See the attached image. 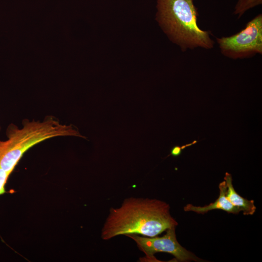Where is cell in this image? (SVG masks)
Returning a JSON list of instances; mask_svg holds the SVG:
<instances>
[{
	"instance_id": "cell-1",
	"label": "cell",
	"mask_w": 262,
	"mask_h": 262,
	"mask_svg": "<svg viewBox=\"0 0 262 262\" xmlns=\"http://www.w3.org/2000/svg\"><path fill=\"white\" fill-rule=\"evenodd\" d=\"M178 225L166 202L155 198L131 197L125 198L119 208H111L101 237L104 240L131 234L152 237Z\"/></svg>"
},
{
	"instance_id": "cell-2",
	"label": "cell",
	"mask_w": 262,
	"mask_h": 262,
	"mask_svg": "<svg viewBox=\"0 0 262 262\" xmlns=\"http://www.w3.org/2000/svg\"><path fill=\"white\" fill-rule=\"evenodd\" d=\"M156 8L160 26L182 51L213 48L214 42L211 33L198 26V12L193 0H157Z\"/></svg>"
},
{
	"instance_id": "cell-3",
	"label": "cell",
	"mask_w": 262,
	"mask_h": 262,
	"mask_svg": "<svg viewBox=\"0 0 262 262\" xmlns=\"http://www.w3.org/2000/svg\"><path fill=\"white\" fill-rule=\"evenodd\" d=\"M6 133L8 139L0 141V168L10 174L26 151L43 141L59 136L86 138L72 125L62 124L52 116L46 117L42 122L25 119L21 129L11 124Z\"/></svg>"
},
{
	"instance_id": "cell-4",
	"label": "cell",
	"mask_w": 262,
	"mask_h": 262,
	"mask_svg": "<svg viewBox=\"0 0 262 262\" xmlns=\"http://www.w3.org/2000/svg\"><path fill=\"white\" fill-rule=\"evenodd\" d=\"M221 53L233 59L262 54V15L250 20L240 32L229 36L216 38Z\"/></svg>"
},
{
	"instance_id": "cell-5",
	"label": "cell",
	"mask_w": 262,
	"mask_h": 262,
	"mask_svg": "<svg viewBox=\"0 0 262 262\" xmlns=\"http://www.w3.org/2000/svg\"><path fill=\"white\" fill-rule=\"evenodd\" d=\"M175 228L168 229L166 234L162 237H142L135 234L126 236L134 240L139 249L145 254L146 261H155L154 254L165 252L173 255L180 262H202V260L179 243L176 238Z\"/></svg>"
},
{
	"instance_id": "cell-6",
	"label": "cell",
	"mask_w": 262,
	"mask_h": 262,
	"mask_svg": "<svg viewBox=\"0 0 262 262\" xmlns=\"http://www.w3.org/2000/svg\"><path fill=\"white\" fill-rule=\"evenodd\" d=\"M219 196L214 202L202 207L188 204L184 207V211L185 212L192 211L199 214H204L213 210L219 209L229 213L238 214L240 212L239 209L232 205L226 197L227 187L225 180L219 183Z\"/></svg>"
},
{
	"instance_id": "cell-7",
	"label": "cell",
	"mask_w": 262,
	"mask_h": 262,
	"mask_svg": "<svg viewBox=\"0 0 262 262\" xmlns=\"http://www.w3.org/2000/svg\"><path fill=\"white\" fill-rule=\"evenodd\" d=\"M224 180L227 187L226 195L227 199L240 211H243L244 215H253L256 210L254 200L243 197L236 192L233 186L232 178L230 173H225Z\"/></svg>"
},
{
	"instance_id": "cell-8",
	"label": "cell",
	"mask_w": 262,
	"mask_h": 262,
	"mask_svg": "<svg viewBox=\"0 0 262 262\" xmlns=\"http://www.w3.org/2000/svg\"><path fill=\"white\" fill-rule=\"evenodd\" d=\"M262 0H238L235 6L234 14L240 18L247 10L261 5Z\"/></svg>"
},
{
	"instance_id": "cell-9",
	"label": "cell",
	"mask_w": 262,
	"mask_h": 262,
	"mask_svg": "<svg viewBox=\"0 0 262 262\" xmlns=\"http://www.w3.org/2000/svg\"><path fill=\"white\" fill-rule=\"evenodd\" d=\"M10 175V174L0 168V196L6 192L5 185Z\"/></svg>"
},
{
	"instance_id": "cell-10",
	"label": "cell",
	"mask_w": 262,
	"mask_h": 262,
	"mask_svg": "<svg viewBox=\"0 0 262 262\" xmlns=\"http://www.w3.org/2000/svg\"><path fill=\"white\" fill-rule=\"evenodd\" d=\"M197 142V141H194L192 143L186 144L182 146H175L171 149L170 155L174 157H177L180 155L182 152V150L186 147L191 146Z\"/></svg>"
}]
</instances>
